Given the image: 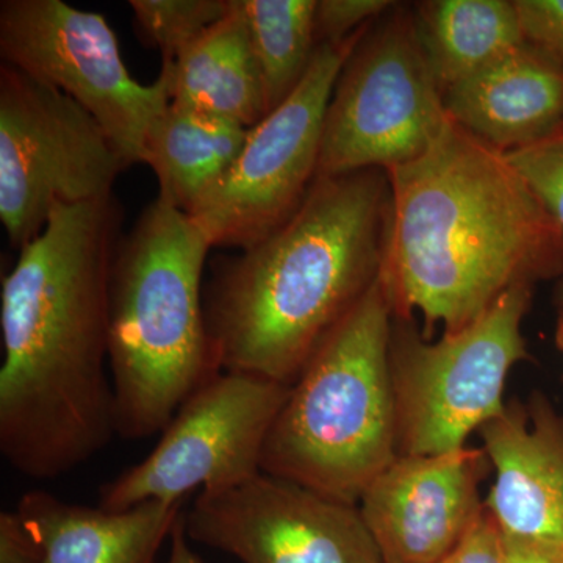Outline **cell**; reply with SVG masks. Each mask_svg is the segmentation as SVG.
<instances>
[{"label":"cell","mask_w":563,"mask_h":563,"mask_svg":"<svg viewBox=\"0 0 563 563\" xmlns=\"http://www.w3.org/2000/svg\"><path fill=\"white\" fill-rule=\"evenodd\" d=\"M261 69L269 111L301 84L314 52L317 0H236Z\"/></svg>","instance_id":"cell-20"},{"label":"cell","mask_w":563,"mask_h":563,"mask_svg":"<svg viewBox=\"0 0 563 563\" xmlns=\"http://www.w3.org/2000/svg\"><path fill=\"white\" fill-rule=\"evenodd\" d=\"M387 0H320L314 10L317 43L343 44L366 24L390 9ZM357 35V33H355Z\"/></svg>","instance_id":"cell-23"},{"label":"cell","mask_w":563,"mask_h":563,"mask_svg":"<svg viewBox=\"0 0 563 563\" xmlns=\"http://www.w3.org/2000/svg\"><path fill=\"white\" fill-rule=\"evenodd\" d=\"M390 296L380 272L292 383L262 472L355 504L399 457Z\"/></svg>","instance_id":"cell-5"},{"label":"cell","mask_w":563,"mask_h":563,"mask_svg":"<svg viewBox=\"0 0 563 563\" xmlns=\"http://www.w3.org/2000/svg\"><path fill=\"white\" fill-rule=\"evenodd\" d=\"M184 514L174 526L172 537H169L172 550H169L168 561L165 563H203L201 555L191 548L190 539L185 531Z\"/></svg>","instance_id":"cell-28"},{"label":"cell","mask_w":563,"mask_h":563,"mask_svg":"<svg viewBox=\"0 0 563 563\" xmlns=\"http://www.w3.org/2000/svg\"><path fill=\"white\" fill-rule=\"evenodd\" d=\"M483 448L399 455L363 493L358 509L385 563H437L485 512Z\"/></svg>","instance_id":"cell-13"},{"label":"cell","mask_w":563,"mask_h":563,"mask_svg":"<svg viewBox=\"0 0 563 563\" xmlns=\"http://www.w3.org/2000/svg\"><path fill=\"white\" fill-rule=\"evenodd\" d=\"M501 537L503 563H563V544Z\"/></svg>","instance_id":"cell-27"},{"label":"cell","mask_w":563,"mask_h":563,"mask_svg":"<svg viewBox=\"0 0 563 563\" xmlns=\"http://www.w3.org/2000/svg\"><path fill=\"white\" fill-rule=\"evenodd\" d=\"M358 35L320 44L295 91L247 131L231 168L188 213L211 247L246 250L299 209L317 180L333 88Z\"/></svg>","instance_id":"cell-9"},{"label":"cell","mask_w":563,"mask_h":563,"mask_svg":"<svg viewBox=\"0 0 563 563\" xmlns=\"http://www.w3.org/2000/svg\"><path fill=\"white\" fill-rule=\"evenodd\" d=\"M525 38L563 68V0H515Z\"/></svg>","instance_id":"cell-24"},{"label":"cell","mask_w":563,"mask_h":563,"mask_svg":"<svg viewBox=\"0 0 563 563\" xmlns=\"http://www.w3.org/2000/svg\"><path fill=\"white\" fill-rule=\"evenodd\" d=\"M504 155L563 239V131Z\"/></svg>","instance_id":"cell-22"},{"label":"cell","mask_w":563,"mask_h":563,"mask_svg":"<svg viewBox=\"0 0 563 563\" xmlns=\"http://www.w3.org/2000/svg\"><path fill=\"white\" fill-rule=\"evenodd\" d=\"M387 174L383 277L395 317L459 331L561 258V233L504 152L451 118L421 157Z\"/></svg>","instance_id":"cell-2"},{"label":"cell","mask_w":563,"mask_h":563,"mask_svg":"<svg viewBox=\"0 0 563 563\" xmlns=\"http://www.w3.org/2000/svg\"><path fill=\"white\" fill-rule=\"evenodd\" d=\"M184 503L151 501L107 510L33 490L14 510L38 542L41 563H155L185 512Z\"/></svg>","instance_id":"cell-16"},{"label":"cell","mask_w":563,"mask_h":563,"mask_svg":"<svg viewBox=\"0 0 563 563\" xmlns=\"http://www.w3.org/2000/svg\"><path fill=\"white\" fill-rule=\"evenodd\" d=\"M0 563H41L40 544L16 510L0 514Z\"/></svg>","instance_id":"cell-26"},{"label":"cell","mask_w":563,"mask_h":563,"mask_svg":"<svg viewBox=\"0 0 563 563\" xmlns=\"http://www.w3.org/2000/svg\"><path fill=\"white\" fill-rule=\"evenodd\" d=\"M250 129L169 103L152 124L143 163L158 181V199L190 213L231 168Z\"/></svg>","instance_id":"cell-18"},{"label":"cell","mask_w":563,"mask_h":563,"mask_svg":"<svg viewBox=\"0 0 563 563\" xmlns=\"http://www.w3.org/2000/svg\"><path fill=\"white\" fill-rule=\"evenodd\" d=\"M291 385L221 372L187 399L143 461L99 493L102 509L185 501L195 488L221 492L262 472L268 433Z\"/></svg>","instance_id":"cell-11"},{"label":"cell","mask_w":563,"mask_h":563,"mask_svg":"<svg viewBox=\"0 0 563 563\" xmlns=\"http://www.w3.org/2000/svg\"><path fill=\"white\" fill-rule=\"evenodd\" d=\"M559 306H561V309H562V320H563V280L561 284V288H559Z\"/></svg>","instance_id":"cell-29"},{"label":"cell","mask_w":563,"mask_h":563,"mask_svg":"<svg viewBox=\"0 0 563 563\" xmlns=\"http://www.w3.org/2000/svg\"><path fill=\"white\" fill-rule=\"evenodd\" d=\"M495 481L485 509L503 536L563 544V421L542 398L507 402L481 428Z\"/></svg>","instance_id":"cell-14"},{"label":"cell","mask_w":563,"mask_h":563,"mask_svg":"<svg viewBox=\"0 0 563 563\" xmlns=\"http://www.w3.org/2000/svg\"><path fill=\"white\" fill-rule=\"evenodd\" d=\"M128 163L79 103L13 66H0V221L22 250L52 214L113 196Z\"/></svg>","instance_id":"cell-7"},{"label":"cell","mask_w":563,"mask_h":563,"mask_svg":"<svg viewBox=\"0 0 563 563\" xmlns=\"http://www.w3.org/2000/svg\"><path fill=\"white\" fill-rule=\"evenodd\" d=\"M529 284L503 292L483 314L437 342L391 333V379L399 455L453 453L506 409L504 388L528 357L521 325Z\"/></svg>","instance_id":"cell-6"},{"label":"cell","mask_w":563,"mask_h":563,"mask_svg":"<svg viewBox=\"0 0 563 563\" xmlns=\"http://www.w3.org/2000/svg\"><path fill=\"white\" fill-rule=\"evenodd\" d=\"M415 25L443 95L526 43L509 0H433L422 3Z\"/></svg>","instance_id":"cell-19"},{"label":"cell","mask_w":563,"mask_h":563,"mask_svg":"<svg viewBox=\"0 0 563 563\" xmlns=\"http://www.w3.org/2000/svg\"><path fill=\"white\" fill-rule=\"evenodd\" d=\"M437 563H503V537L490 514L481 515L468 536Z\"/></svg>","instance_id":"cell-25"},{"label":"cell","mask_w":563,"mask_h":563,"mask_svg":"<svg viewBox=\"0 0 563 563\" xmlns=\"http://www.w3.org/2000/svg\"><path fill=\"white\" fill-rule=\"evenodd\" d=\"M443 98L455 124L501 152L563 131V68L528 41Z\"/></svg>","instance_id":"cell-15"},{"label":"cell","mask_w":563,"mask_h":563,"mask_svg":"<svg viewBox=\"0 0 563 563\" xmlns=\"http://www.w3.org/2000/svg\"><path fill=\"white\" fill-rule=\"evenodd\" d=\"M390 207L385 172L317 177L284 224L222 261L203 290L218 369L292 385L383 272Z\"/></svg>","instance_id":"cell-3"},{"label":"cell","mask_w":563,"mask_h":563,"mask_svg":"<svg viewBox=\"0 0 563 563\" xmlns=\"http://www.w3.org/2000/svg\"><path fill=\"white\" fill-rule=\"evenodd\" d=\"M0 57L88 111L128 166L143 163L152 124L168 109L169 81L140 84L106 18L62 0L0 2Z\"/></svg>","instance_id":"cell-10"},{"label":"cell","mask_w":563,"mask_h":563,"mask_svg":"<svg viewBox=\"0 0 563 563\" xmlns=\"http://www.w3.org/2000/svg\"><path fill=\"white\" fill-rule=\"evenodd\" d=\"M209 240L185 211L155 199L121 240L111 269L109 366L117 433L150 439L214 363L203 309Z\"/></svg>","instance_id":"cell-4"},{"label":"cell","mask_w":563,"mask_h":563,"mask_svg":"<svg viewBox=\"0 0 563 563\" xmlns=\"http://www.w3.org/2000/svg\"><path fill=\"white\" fill-rule=\"evenodd\" d=\"M129 5L140 40L161 51L163 63H168L224 20L231 0H131Z\"/></svg>","instance_id":"cell-21"},{"label":"cell","mask_w":563,"mask_h":563,"mask_svg":"<svg viewBox=\"0 0 563 563\" xmlns=\"http://www.w3.org/2000/svg\"><path fill=\"white\" fill-rule=\"evenodd\" d=\"M448 122L415 21L391 18L344 63L325 113L317 177L390 173L421 157Z\"/></svg>","instance_id":"cell-8"},{"label":"cell","mask_w":563,"mask_h":563,"mask_svg":"<svg viewBox=\"0 0 563 563\" xmlns=\"http://www.w3.org/2000/svg\"><path fill=\"white\" fill-rule=\"evenodd\" d=\"M176 106L251 129L268 114L261 69L246 25L231 0L228 16L162 63Z\"/></svg>","instance_id":"cell-17"},{"label":"cell","mask_w":563,"mask_h":563,"mask_svg":"<svg viewBox=\"0 0 563 563\" xmlns=\"http://www.w3.org/2000/svg\"><path fill=\"white\" fill-rule=\"evenodd\" d=\"M184 525L190 542L243 563H385L358 506L263 472L199 493Z\"/></svg>","instance_id":"cell-12"},{"label":"cell","mask_w":563,"mask_h":563,"mask_svg":"<svg viewBox=\"0 0 563 563\" xmlns=\"http://www.w3.org/2000/svg\"><path fill=\"white\" fill-rule=\"evenodd\" d=\"M113 196L52 214L2 277L0 451L32 479L73 472L117 433L109 366Z\"/></svg>","instance_id":"cell-1"}]
</instances>
